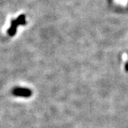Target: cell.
I'll list each match as a JSON object with an SVG mask.
<instances>
[{
	"label": "cell",
	"instance_id": "cell-1",
	"mask_svg": "<svg viewBox=\"0 0 128 128\" xmlns=\"http://www.w3.org/2000/svg\"><path fill=\"white\" fill-rule=\"evenodd\" d=\"M12 94L15 96L18 97H23V98H29L32 95V91L26 88L16 87L14 88L12 90Z\"/></svg>",
	"mask_w": 128,
	"mask_h": 128
},
{
	"label": "cell",
	"instance_id": "cell-2",
	"mask_svg": "<svg viewBox=\"0 0 128 128\" xmlns=\"http://www.w3.org/2000/svg\"><path fill=\"white\" fill-rule=\"evenodd\" d=\"M25 24V18H24V16H19V18L16 20H15L14 22H12V26L11 28L9 29L8 33L10 36H14L16 33V27L18 24Z\"/></svg>",
	"mask_w": 128,
	"mask_h": 128
},
{
	"label": "cell",
	"instance_id": "cell-3",
	"mask_svg": "<svg viewBox=\"0 0 128 128\" xmlns=\"http://www.w3.org/2000/svg\"><path fill=\"white\" fill-rule=\"evenodd\" d=\"M124 68H125V70L128 72V62H127L126 64H125V66H124Z\"/></svg>",
	"mask_w": 128,
	"mask_h": 128
}]
</instances>
